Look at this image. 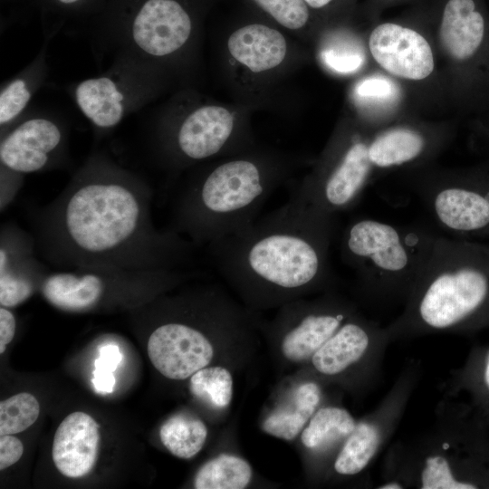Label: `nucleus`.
I'll list each match as a JSON object with an SVG mask.
<instances>
[{"label":"nucleus","instance_id":"obj_3","mask_svg":"<svg viewBox=\"0 0 489 489\" xmlns=\"http://www.w3.org/2000/svg\"><path fill=\"white\" fill-rule=\"evenodd\" d=\"M489 326V244L438 235L402 312L386 326L391 341Z\"/></svg>","mask_w":489,"mask_h":489},{"label":"nucleus","instance_id":"obj_29","mask_svg":"<svg viewBox=\"0 0 489 489\" xmlns=\"http://www.w3.org/2000/svg\"><path fill=\"white\" fill-rule=\"evenodd\" d=\"M193 396L216 408L227 407L233 396V379L229 370L221 366L203 368L190 378Z\"/></svg>","mask_w":489,"mask_h":489},{"label":"nucleus","instance_id":"obj_22","mask_svg":"<svg viewBox=\"0 0 489 489\" xmlns=\"http://www.w3.org/2000/svg\"><path fill=\"white\" fill-rule=\"evenodd\" d=\"M357 420L344 408L320 407L301 435L303 446L320 459L336 455L355 427Z\"/></svg>","mask_w":489,"mask_h":489},{"label":"nucleus","instance_id":"obj_4","mask_svg":"<svg viewBox=\"0 0 489 489\" xmlns=\"http://www.w3.org/2000/svg\"><path fill=\"white\" fill-rule=\"evenodd\" d=\"M302 164L295 155L258 146L214 159L182 192L178 229L206 244L237 232Z\"/></svg>","mask_w":489,"mask_h":489},{"label":"nucleus","instance_id":"obj_27","mask_svg":"<svg viewBox=\"0 0 489 489\" xmlns=\"http://www.w3.org/2000/svg\"><path fill=\"white\" fill-rule=\"evenodd\" d=\"M159 436L164 446L173 455L188 459L204 446L207 429L200 419L186 414H177L162 425Z\"/></svg>","mask_w":489,"mask_h":489},{"label":"nucleus","instance_id":"obj_17","mask_svg":"<svg viewBox=\"0 0 489 489\" xmlns=\"http://www.w3.org/2000/svg\"><path fill=\"white\" fill-rule=\"evenodd\" d=\"M192 31L191 17L176 0H148L132 24L134 43L155 57L179 53L190 41Z\"/></svg>","mask_w":489,"mask_h":489},{"label":"nucleus","instance_id":"obj_18","mask_svg":"<svg viewBox=\"0 0 489 489\" xmlns=\"http://www.w3.org/2000/svg\"><path fill=\"white\" fill-rule=\"evenodd\" d=\"M296 322L282 341L284 357L295 362L311 359L353 313V306L337 298H324L296 309Z\"/></svg>","mask_w":489,"mask_h":489},{"label":"nucleus","instance_id":"obj_6","mask_svg":"<svg viewBox=\"0 0 489 489\" xmlns=\"http://www.w3.org/2000/svg\"><path fill=\"white\" fill-rule=\"evenodd\" d=\"M144 198L129 185L92 180L72 190L60 215L65 242L91 258L118 254L137 240L148 226Z\"/></svg>","mask_w":489,"mask_h":489},{"label":"nucleus","instance_id":"obj_1","mask_svg":"<svg viewBox=\"0 0 489 489\" xmlns=\"http://www.w3.org/2000/svg\"><path fill=\"white\" fill-rule=\"evenodd\" d=\"M336 215L292 193L282 206L235 233L209 243L220 273L255 297L292 294L331 279L330 248Z\"/></svg>","mask_w":489,"mask_h":489},{"label":"nucleus","instance_id":"obj_34","mask_svg":"<svg viewBox=\"0 0 489 489\" xmlns=\"http://www.w3.org/2000/svg\"><path fill=\"white\" fill-rule=\"evenodd\" d=\"M31 98L26 82L15 79L7 84L0 94V123L5 125L15 119L25 108Z\"/></svg>","mask_w":489,"mask_h":489},{"label":"nucleus","instance_id":"obj_37","mask_svg":"<svg viewBox=\"0 0 489 489\" xmlns=\"http://www.w3.org/2000/svg\"><path fill=\"white\" fill-rule=\"evenodd\" d=\"M310 8L321 10L328 6L333 0H304Z\"/></svg>","mask_w":489,"mask_h":489},{"label":"nucleus","instance_id":"obj_10","mask_svg":"<svg viewBox=\"0 0 489 489\" xmlns=\"http://www.w3.org/2000/svg\"><path fill=\"white\" fill-rule=\"evenodd\" d=\"M366 42L373 65L407 89L417 110L449 105L431 36L384 22L368 33Z\"/></svg>","mask_w":489,"mask_h":489},{"label":"nucleus","instance_id":"obj_20","mask_svg":"<svg viewBox=\"0 0 489 489\" xmlns=\"http://www.w3.org/2000/svg\"><path fill=\"white\" fill-rule=\"evenodd\" d=\"M61 139V130L53 121L43 118L28 120L1 141V162L15 172L38 171L47 164Z\"/></svg>","mask_w":489,"mask_h":489},{"label":"nucleus","instance_id":"obj_13","mask_svg":"<svg viewBox=\"0 0 489 489\" xmlns=\"http://www.w3.org/2000/svg\"><path fill=\"white\" fill-rule=\"evenodd\" d=\"M391 342L386 327L355 312L313 354L312 364L323 377L347 379L367 390L379 382Z\"/></svg>","mask_w":489,"mask_h":489},{"label":"nucleus","instance_id":"obj_33","mask_svg":"<svg viewBox=\"0 0 489 489\" xmlns=\"http://www.w3.org/2000/svg\"><path fill=\"white\" fill-rule=\"evenodd\" d=\"M34 292L32 281L9 266L0 267V303L3 307H14L26 301Z\"/></svg>","mask_w":489,"mask_h":489},{"label":"nucleus","instance_id":"obj_14","mask_svg":"<svg viewBox=\"0 0 489 489\" xmlns=\"http://www.w3.org/2000/svg\"><path fill=\"white\" fill-rule=\"evenodd\" d=\"M176 158L195 163L214 160L255 148L247 117L234 105H199L182 118L172 136Z\"/></svg>","mask_w":489,"mask_h":489},{"label":"nucleus","instance_id":"obj_23","mask_svg":"<svg viewBox=\"0 0 489 489\" xmlns=\"http://www.w3.org/2000/svg\"><path fill=\"white\" fill-rule=\"evenodd\" d=\"M104 291L102 278L92 273H57L43 282L44 298L54 307L69 312H84L95 306Z\"/></svg>","mask_w":489,"mask_h":489},{"label":"nucleus","instance_id":"obj_21","mask_svg":"<svg viewBox=\"0 0 489 489\" xmlns=\"http://www.w3.org/2000/svg\"><path fill=\"white\" fill-rule=\"evenodd\" d=\"M318 62L329 73L339 77H357L373 65L366 36L343 27L320 32L315 42Z\"/></svg>","mask_w":489,"mask_h":489},{"label":"nucleus","instance_id":"obj_5","mask_svg":"<svg viewBox=\"0 0 489 489\" xmlns=\"http://www.w3.org/2000/svg\"><path fill=\"white\" fill-rule=\"evenodd\" d=\"M438 235L424 225L359 218L343 231L340 256L367 301L405 304Z\"/></svg>","mask_w":489,"mask_h":489},{"label":"nucleus","instance_id":"obj_26","mask_svg":"<svg viewBox=\"0 0 489 489\" xmlns=\"http://www.w3.org/2000/svg\"><path fill=\"white\" fill-rule=\"evenodd\" d=\"M252 468L244 459L220 455L204 464L194 478L197 489H243L250 483Z\"/></svg>","mask_w":489,"mask_h":489},{"label":"nucleus","instance_id":"obj_25","mask_svg":"<svg viewBox=\"0 0 489 489\" xmlns=\"http://www.w3.org/2000/svg\"><path fill=\"white\" fill-rule=\"evenodd\" d=\"M75 98L82 113L98 127H114L122 119L123 94L108 77L82 82L76 87Z\"/></svg>","mask_w":489,"mask_h":489},{"label":"nucleus","instance_id":"obj_9","mask_svg":"<svg viewBox=\"0 0 489 489\" xmlns=\"http://www.w3.org/2000/svg\"><path fill=\"white\" fill-rule=\"evenodd\" d=\"M428 165L404 171L436 225L455 238L489 237V161L463 168Z\"/></svg>","mask_w":489,"mask_h":489},{"label":"nucleus","instance_id":"obj_32","mask_svg":"<svg viewBox=\"0 0 489 489\" xmlns=\"http://www.w3.org/2000/svg\"><path fill=\"white\" fill-rule=\"evenodd\" d=\"M121 360L122 354L118 346L108 344L100 347L91 379L97 392L105 394L113 391L115 386L113 372Z\"/></svg>","mask_w":489,"mask_h":489},{"label":"nucleus","instance_id":"obj_31","mask_svg":"<svg viewBox=\"0 0 489 489\" xmlns=\"http://www.w3.org/2000/svg\"><path fill=\"white\" fill-rule=\"evenodd\" d=\"M278 24L293 33H302L310 22V7L304 0H253Z\"/></svg>","mask_w":489,"mask_h":489},{"label":"nucleus","instance_id":"obj_38","mask_svg":"<svg viewBox=\"0 0 489 489\" xmlns=\"http://www.w3.org/2000/svg\"><path fill=\"white\" fill-rule=\"evenodd\" d=\"M485 114L486 116L483 120L477 121L476 127L489 138V110Z\"/></svg>","mask_w":489,"mask_h":489},{"label":"nucleus","instance_id":"obj_30","mask_svg":"<svg viewBox=\"0 0 489 489\" xmlns=\"http://www.w3.org/2000/svg\"><path fill=\"white\" fill-rule=\"evenodd\" d=\"M40 414V405L30 393L22 392L0 403V435L20 433L32 426Z\"/></svg>","mask_w":489,"mask_h":489},{"label":"nucleus","instance_id":"obj_35","mask_svg":"<svg viewBox=\"0 0 489 489\" xmlns=\"http://www.w3.org/2000/svg\"><path fill=\"white\" fill-rule=\"evenodd\" d=\"M24 453L22 442L14 436L4 435L0 438V469L15 464Z\"/></svg>","mask_w":489,"mask_h":489},{"label":"nucleus","instance_id":"obj_15","mask_svg":"<svg viewBox=\"0 0 489 489\" xmlns=\"http://www.w3.org/2000/svg\"><path fill=\"white\" fill-rule=\"evenodd\" d=\"M148 355L164 377L185 379L209 364L214 349L197 328L182 322H167L149 336Z\"/></svg>","mask_w":489,"mask_h":489},{"label":"nucleus","instance_id":"obj_2","mask_svg":"<svg viewBox=\"0 0 489 489\" xmlns=\"http://www.w3.org/2000/svg\"><path fill=\"white\" fill-rule=\"evenodd\" d=\"M376 488H489V404L445 392L429 429L390 446Z\"/></svg>","mask_w":489,"mask_h":489},{"label":"nucleus","instance_id":"obj_19","mask_svg":"<svg viewBox=\"0 0 489 489\" xmlns=\"http://www.w3.org/2000/svg\"><path fill=\"white\" fill-rule=\"evenodd\" d=\"M100 446L99 426L84 412L68 415L59 425L53 442V461L64 476L80 478L95 465Z\"/></svg>","mask_w":489,"mask_h":489},{"label":"nucleus","instance_id":"obj_7","mask_svg":"<svg viewBox=\"0 0 489 489\" xmlns=\"http://www.w3.org/2000/svg\"><path fill=\"white\" fill-rule=\"evenodd\" d=\"M449 106L489 110V15L481 0H447L431 36Z\"/></svg>","mask_w":489,"mask_h":489},{"label":"nucleus","instance_id":"obj_36","mask_svg":"<svg viewBox=\"0 0 489 489\" xmlns=\"http://www.w3.org/2000/svg\"><path fill=\"white\" fill-rule=\"evenodd\" d=\"M15 319L13 313L6 309H0V353H4L6 345L11 342L15 333Z\"/></svg>","mask_w":489,"mask_h":489},{"label":"nucleus","instance_id":"obj_8","mask_svg":"<svg viewBox=\"0 0 489 489\" xmlns=\"http://www.w3.org/2000/svg\"><path fill=\"white\" fill-rule=\"evenodd\" d=\"M374 128L351 113L342 118L293 193L332 215L350 209L379 176L369 154Z\"/></svg>","mask_w":489,"mask_h":489},{"label":"nucleus","instance_id":"obj_28","mask_svg":"<svg viewBox=\"0 0 489 489\" xmlns=\"http://www.w3.org/2000/svg\"><path fill=\"white\" fill-rule=\"evenodd\" d=\"M446 392L465 393L476 401L489 404V347L471 351L465 365L451 372Z\"/></svg>","mask_w":489,"mask_h":489},{"label":"nucleus","instance_id":"obj_16","mask_svg":"<svg viewBox=\"0 0 489 489\" xmlns=\"http://www.w3.org/2000/svg\"><path fill=\"white\" fill-rule=\"evenodd\" d=\"M348 101L351 114L372 127H382L417 110L407 89L375 65L355 77Z\"/></svg>","mask_w":489,"mask_h":489},{"label":"nucleus","instance_id":"obj_12","mask_svg":"<svg viewBox=\"0 0 489 489\" xmlns=\"http://www.w3.org/2000/svg\"><path fill=\"white\" fill-rule=\"evenodd\" d=\"M418 359L405 361L391 388L373 411L356 425L332 462V470L343 477L365 472L398 428L422 377Z\"/></svg>","mask_w":489,"mask_h":489},{"label":"nucleus","instance_id":"obj_24","mask_svg":"<svg viewBox=\"0 0 489 489\" xmlns=\"http://www.w3.org/2000/svg\"><path fill=\"white\" fill-rule=\"evenodd\" d=\"M323 398V391L317 381L300 384L288 402L273 410L264 421L263 429L267 434L284 440L296 437Z\"/></svg>","mask_w":489,"mask_h":489},{"label":"nucleus","instance_id":"obj_11","mask_svg":"<svg viewBox=\"0 0 489 489\" xmlns=\"http://www.w3.org/2000/svg\"><path fill=\"white\" fill-rule=\"evenodd\" d=\"M223 54L228 77L245 105L262 98L302 57L282 31L260 23L234 30L225 39Z\"/></svg>","mask_w":489,"mask_h":489}]
</instances>
